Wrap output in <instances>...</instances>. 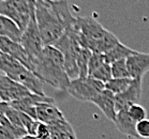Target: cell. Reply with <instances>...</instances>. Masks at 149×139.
Returning <instances> with one entry per match:
<instances>
[{
  "label": "cell",
  "instance_id": "cell-19",
  "mask_svg": "<svg viewBox=\"0 0 149 139\" xmlns=\"http://www.w3.org/2000/svg\"><path fill=\"white\" fill-rule=\"evenodd\" d=\"M48 126L51 129L52 139H77L74 129L67 120Z\"/></svg>",
  "mask_w": 149,
  "mask_h": 139
},
{
  "label": "cell",
  "instance_id": "cell-25",
  "mask_svg": "<svg viewBox=\"0 0 149 139\" xmlns=\"http://www.w3.org/2000/svg\"><path fill=\"white\" fill-rule=\"evenodd\" d=\"M106 63L105 61L104 54H93L90 58V61H89V66H88V76H91L97 70L101 68L102 65Z\"/></svg>",
  "mask_w": 149,
  "mask_h": 139
},
{
  "label": "cell",
  "instance_id": "cell-22",
  "mask_svg": "<svg viewBox=\"0 0 149 139\" xmlns=\"http://www.w3.org/2000/svg\"><path fill=\"white\" fill-rule=\"evenodd\" d=\"M111 65H112L113 78H131L127 65V59L116 61Z\"/></svg>",
  "mask_w": 149,
  "mask_h": 139
},
{
  "label": "cell",
  "instance_id": "cell-28",
  "mask_svg": "<svg viewBox=\"0 0 149 139\" xmlns=\"http://www.w3.org/2000/svg\"><path fill=\"white\" fill-rule=\"evenodd\" d=\"M37 2L43 1V2H57V1H67V0H36Z\"/></svg>",
  "mask_w": 149,
  "mask_h": 139
},
{
  "label": "cell",
  "instance_id": "cell-24",
  "mask_svg": "<svg viewBox=\"0 0 149 139\" xmlns=\"http://www.w3.org/2000/svg\"><path fill=\"white\" fill-rule=\"evenodd\" d=\"M128 113L132 118L133 121H135L136 123H139L141 121H143V120L147 119V110L141 104H135V105L131 106L128 109Z\"/></svg>",
  "mask_w": 149,
  "mask_h": 139
},
{
  "label": "cell",
  "instance_id": "cell-18",
  "mask_svg": "<svg viewBox=\"0 0 149 139\" xmlns=\"http://www.w3.org/2000/svg\"><path fill=\"white\" fill-rule=\"evenodd\" d=\"M137 51L134 49H131L130 47L125 46V44H122L121 42H119L118 44L116 45L115 47H113L111 50L104 54L105 61L106 63L112 64L114 62L119 61V60H123V59H128L130 56L136 54Z\"/></svg>",
  "mask_w": 149,
  "mask_h": 139
},
{
  "label": "cell",
  "instance_id": "cell-11",
  "mask_svg": "<svg viewBox=\"0 0 149 139\" xmlns=\"http://www.w3.org/2000/svg\"><path fill=\"white\" fill-rule=\"evenodd\" d=\"M48 102H55L54 98H48L46 95H39L31 93L30 95H28L26 98L18 100V101H14V102L10 103V105L15 108L16 110L24 112L32 119L37 120V107L38 104L40 103H48Z\"/></svg>",
  "mask_w": 149,
  "mask_h": 139
},
{
  "label": "cell",
  "instance_id": "cell-7",
  "mask_svg": "<svg viewBox=\"0 0 149 139\" xmlns=\"http://www.w3.org/2000/svg\"><path fill=\"white\" fill-rule=\"evenodd\" d=\"M105 89L104 82L92 77H78L71 80L68 93L81 102H92V100Z\"/></svg>",
  "mask_w": 149,
  "mask_h": 139
},
{
  "label": "cell",
  "instance_id": "cell-13",
  "mask_svg": "<svg viewBox=\"0 0 149 139\" xmlns=\"http://www.w3.org/2000/svg\"><path fill=\"white\" fill-rule=\"evenodd\" d=\"M0 51H2L4 54L15 58L22 64H24L26 68L30 70V58H29L28 54L24 49V47L20 45V43L14 42L12 40H10V39H8V37L0 35Z\"/></svg>",
  "mask_w": 149,
  "mask_h": 139
},
{
  "label": "cell",
  "instance_id": "cell-15",
  "mask_svg": "<svg viewBox=\"0 0 149 139\" xmlns=\"http://www.w3.org/2000/svg\"><path fill=\"white\" fill-rule=\"evenodd\" d=\"M127 65L132 79H143L149 71V54L137 51L127 59Z\"/></svg>",
  "mask_w": 149,
  "mask_h": 139
},
{
  "label": "cell",
  "instance_id": "cell-29",
  "mask_svg": "<svg viewBox=\"0 0 149 139\" xmlns=\"http://www.w3.org/2000/svg\"><path fill=\"white\" fill-rule=\"evenodd\" d=\"M18 139H37V138H36V137H33V136L26 135V136H24V137H22V138H18Z\"/></svg>",
  "mask_w": 149,
  "mask_h": 139
},
{
  "label": "cell",
  "instance_id": "cell-27",
  "mask_svg": "<svg viewBox=\"0 0 149 139\" xmlns=\"http://www.w3.org/2000/svg\"><path fill=\"white\" fill-rule=\"evenodd\" d=\"M36 138L37 139H52V133L51 129L47 124L41 123L39 124L37 134H36Z\"/></svg>",
  "mask_w": 149,
  "mask_h": 139
},
{
  "label": "cell",
  "instance_id": "cell-26",
  "mask_svg": "<svg viewBox=\"0 0 149 139\" xmlns=\"http://www.w3.org/2000/svg\"><path fill=\"white\" fill-rule=\"evenodd\" d=\"M136 131H137L139 138L149 139V119H145L137 123Z\"/></svg>",
  "mask_w": 149,
  "mask_h": 139
},
{
  "label": "cell",
  "instance_id": "cell-8",
  "mask_svg": "<svg viewBox=\"0 0 149 139\" xmlns=\"http://www.w3.org/2000/svg\"><path fill=\"white\" fill-rule=\"evenodd\" d=\"M20 45L24 47V49L28 54L29 58H30L31 64H32V62L36 59L40 57L41 53L44 48V45H43V42H42V39H41L40 31H39V27H38L36 13L32 15L28 27L23 32L22 40H20Z\"/></svg>",
  "mask_w": 149,
  "mask_h": 139
},
{
  "label": "cell",
  "instance_id": "cell-10",
  "mask_svg": "<svg viewBox=\"0 0 149 139\" xmlns=\"http://www.w3.org/2000/svg\"><path fill=\"white\" fill-rule=\"evenodd\" d=\"M143 93L142 79H134L130 88L123 93L116 95V111L128 110L131 106L139 104Z\"/></svg>",
  "mask_w": 149,
  "mask_h": 139
},
{
  "label": "cell",
  "instance_id": "cell-14",
  "mask_svg": "<svg viewBox=\"0 0 149 139\" xmlns=\"http://www.w3.org/2000/svg\"><path fill=\"white\" fill-rule=\"evenodd\" d=\"M92 104H95L101 110L106 118L115 122L117 111H116V95L112 91L104 89L101 93H99L93 100Z\"/></svg>",
  "mask_w": 149,
  "mask_h": 139
},
{
  "label": "cell",
  "instance_id": "cell-5",
  "mask_svg": "<svg viewBox=\"0 0 149 139\" xmlns=\"http://www.w3.org/2000/svg\"><path fill=\"white\" fill-rule=\"evenodd\" d=\"M65 57V71L71 80L79 77V70L77 66L78 55L83 49L81 40L75 28L67 29L62 37L54 45Z\"/></svg>",
  "mask_w": 149,
  "mask_h": 139
},
{
  "label": "cell",
  "instance_id": "cell-3",
  "mask_svg": "<svg viewBox=\"0 0 149 139\" xmlns=\"http://www.w3.org/2000/svg\"><path fill=\"white\" fill-rule=\"evenodd\" d=\"M36 18L44 47L53 46L65 33V25L51 2L36 1Z\"/></svg>",
  "mask_w": 149,
  "mask_h": 139
},
{
  "label": "cell",
  "instance_id": "cell-21",
  "mask_svg": "<svg viewBox=\"0 0 149 139\" xmlns=\"http://www.w3.org/2000/svg\"><path fill=\"white\" fill-rule=\"evenodd\" d=\"M92 56V53L89 49L83 48L78 55L77 58V66L79 70V77H88V66L90 58Z\"/></svg>",
  "mask_w": 149,
  "mask_h": 139
},
{
  "label": "cell",
  "instance_id": "cell-17",
  "mask_svg": "<svg viewBox=\"0 0 149 139\" xmlns=\"http://www.w3.org/2000/svg\"><path fill=\"white\" fill-rule=\"evenodd\" d=\"M0 35L8 37L14 42L20 43L23 31L12 19L3 15H0Z\"/></svg>",
  "mask_w": 149,
  "mask_h": 139
},
{
  "label": "cell",
  "instance_id": "cell-16",
  "mask_svg": "<svg viewBox=\"0 0 149 139\" xmlns=\"http://www.w3.org/2000/svg\"><path fill=\"white\" fill-rule=\"evenodd\" d=\"M114 123H115L117 129L123 135L128 136L130 138L139 139V136L136 131L137 123L133 121L132 118L128 113V110H121V111L117 112L116 120Z\"/></svg>",
  "mask_w": 149,
  "mask_h": 139
},
{
  "label": "cell",
  "instance_id": "cell-23",
  "mask_svg": "<svg viewBox=\"0 0 149 139\" xmlns=\"http://www.w3.org/2000/svg\"><path fill=\"white\" fill-rule=\"evenodd\" d=\"M89 77H92L97 79V80H100V82H109L111 79H113V75H112V65L109 63H104L101 68L97 70V71Z\"/></svg>",
  "mask_w": 149,
  "mask_h": 139
},
{
  "label": "cell",
  "instance_id": "cell-12",
  "mask_svg": "<svg viewBox=\"0 0 149 139\" xmlns=\"http://www.w3.org/2000/svg\"><path fill=\"white\" fill-rule=\"evenodd\" d=\"M36 110H37L38 121H40L41 123H44V124H47V125L67 120L65 115L58 108V106L56 105L55 102L40 103L37 105Z\"/></svg>",
  "mask_w": 149,
  "mask_h": 139
},
{
  "label": "cell",
  "instance_id": "cell-1",
  "mask_svg": "<svg viewBox=\"0 0 149 139\" xmlns=\"http://www.w3.org/2000/svg\"><path fill=\"white\" fill-rule=\"evenodd\" d=\"M30 71L43 82L58 89L68 91L71 79L65 71V57L54 46H45L40 57L31 64Z\"/></svg>",
  "mask_w": 149,
  "mask_h": 139
},
{
  "label": "cell",
  "instance_id": "cell-4",
  "mask_svg": "<svg viewBox=\"0 0 149 139\" xmlns=\"http://www.w3.org/2000/svg\"><path fill=\"white\" fill-rule=\"evenodd\" d=\"M0 72L12 80L26 87L34 94L45 95L43 91L44 82L39 79L29 68L22 64L18 60L2 51H0Z\"/></svg>",
  "mask_w": 149,
  "mask_h": 139
},
{
  "label": "cell",
  "instance_id": "cell-20",
  "mask_svg": "<svg viewBox=\"0 0 149 139\" xmlns=\"http://www.w3.org/2000/svg\"><path fill=\"white\" fill-rule=\"evenodd\" d=\"M134 79L132 78H113L105 84V89L112 91L115 95L123 93L130 88Z\"/></svg>",
  "mask_w": 149,
  "mask_h": 139
},
{
  "label": "cell",
  "instance_id": "cell-9",
  "mask_svg": "<svg viewBox=\"0 0 149 139\" xmlns=\"http://www.w3.org/2000/svg\"><path fill=\"white\" fill-rule=\"evenodd\" d=\"M32 92L29 91L26 87L12 80L0 72V98L2 102L10 104L14 101L26 98Z\"/></svg>",
  "mask_w": 149,
  "mask_h": 139
},
{
  "label": "cell",
  "instance_id": "cell-2",
  "mask_svg": "<svg viewBox=\"0 0 149 139\" xmlns=\"http://www.w3.org/2000/svg\"><path fill=\"white\" fill-rule=\"evenodd\" d=\"M74 28L83 48L93 54H105L120 42L115 34L106 30L92 17H76Z\"/></svg>",
  "mask_w": 149,
  "mask_h": 139
},
{
  "label": "cell",
  "instance_id": "cell-6",
  "mask_svg": "<svg viewBox=\"0 0 149 139\" xmlns=\"http://www.w3.org/2000/svg\"><path fill=\"white\" fill-rule=\"evenodd\" d=\"M36 13V0H6L0 2V15L10 18L24 32Z\"/></svg>",
  "mask_w": 149,
  "mask_h": 139
}]
</instances>
